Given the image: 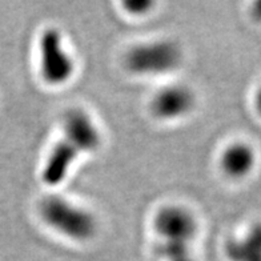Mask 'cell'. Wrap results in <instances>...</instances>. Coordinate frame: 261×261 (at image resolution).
<instances>
[{
	"label": "cell",
	"instance_id": "cell-11",
	"mask_svg": "<svg viewBox=\"0 0 261 261\" xmlns=\"http://www.w3.org/2000/svg\"><path fill=\"white\" fill-rule=\"evenodd\" d=\"M254 107H256V111L258 112V115L261 116V88L256 93V97H254Z\"/></svg>",
	"mask_w": 261,
	"mask_h": 261
},
{
	"label": "cell",
	"instance_id": "cell-4",
	"mask_svg": "<svg viewBox=\"0 0 261 261\" xmlns=\"http://www.w3.org/2000/svg\"><path fill=\"white\" fill-rule=\"evenodd\" d=\"M41 71L51 84H62L72 76L73 62L62 47V36L48 30L41 38Z\"/></svg>",
	"mask_w": 261,
	"mask_h": 261
},
{
	"label": "cell",
	"instance_id": "cell-1",
	"mask_svg": "<svg viewBox=\"0 0 261 261\" xmlns=\"http://www.w3.org/2000/svg\"><path fill=\"white\" fill-rule=\"evenodd\" d=\"M64 129V140L56 145L43 172V179L48 186H58L63 181L79 153L95 151L100 144L96 127L82 111H71L65 116Z\"/></svg>",
	"mask_w": 261,
	"mask_h": 261
},
{
	"label": "cell",
	"instance_id": "cell-10",
	"mask_svg": "<svg viewBox=\"0 0 261 261\" xmlns=\"http://www.w3.org/2000/svg\"><path fill=\"white\" fill-rule=\"evenodd\" d=\"M252 14L253 16L257 19V20H261V2H257V3L253 4L252 7Z\"/></svg>",
	"mask_w": 261,
	"mask_h": 261
},
{
	"label": "cell",
	"instance_id": "cell-9",
	"mask_svg": "<svg viewBox=\"0 0 261 261\" xmlns=\"http://www.w3.org/2000/svg\"><path fill=\"white\" fill-rule=\"evenodd\" d=\"M152 6H153L152 2H135V0H132V2H125L124 3V7L132 14H144Z\"/></svg>",
	"mask_w": 261,
	"mask_h": 261
},
{
	"label": "cell",
	"instance_id": "cell-3",
	"mask_svg": "<svg viewBox=\"0 0 261 261\" xmlns=\"http://www.w3.org/2000/svg\"><path fill=\"white\" fill-rule=\"evenodd\" d=\"M181 63L179 45L171 41H159L139 45L130 49L125 58V65L135 73H164L177 68Z\"/></svg>",
	"mask_w": 261,
	"mask_h": 261
},
{
	"label": "cell",
	"instance_id": "cell-7",
	"mask_svg": "<svg viewBox=\"0 0 261 261\" xmlns=\"http://www.w3.org/2000/svg\"><path fill=\"white\" fill-rule=\"evenodd\" d=\"M230 261H261V223L254 224L243 239H232L225 244Z\"/></svg>",
	"mask_w": 261,
	"mask_h": 261
},
{
	"label": "cell",
	"instance_id": "cell-5",
	"mask_svg": "<svg viewBox=\"0 0 261 261\" xmlns=\"http://www.w3.org/2000/svg\"><path fill=\"white\" fill-rule=\"evenodd\" d=\"M195 106V95L186 87H171L159 92L152 101V111L160 119H175L188 114Z\"/></svg>",
	"mask_w": 261,
	"mask_h": 261
},
{
	"label": "cell",
	"instance_id": "cell-2",
	"mask_svg": "<svg viewBox=\"0 0 261 261\" xmlns=\"http://www.w3.org/2000/svg\"><path fill=\"white\" fill-rule=\"evenodd\" d=\"M40 213L48 225L75 240H88L96 232V221L91 213L59 197L43 200Z\"/></svg>",
	"mask_w": 261,
	"mask_h": 261
},
{
	"label": "cell",
	"instance_id": "cell-6",
	"mask_svg": "<svg viewBox=\"0 0 261 261\" xmlns=\"http://www.w3.org/2000/svg\"><path fill=\"white\" fill-rule=\"evenodd\" d=\"M256 163L254 151L248 144L236 143L227 148L221 159V167L228 176L233 179L245 177L252 172Z\"/></svg>",
	"mask_w": 261,
	"mask_h": 261
},
{
	"label": "cell",
	"instance_id": "cell-8",
	"mask_svg": "<svg viewBox=\"0 0 261 261\" xmlns=\"http://www.w3.org/2000/svg\"><path fill=\"white\" fill-rule=\"evenodd\" d=\"M163 241L156 248L160 257L168 261H193L189 252V243L195 237L191 232H169L162 234Z\"/></svg>",
	"mask_w": 261,
	"mask_h": 261
}]
</instances>
